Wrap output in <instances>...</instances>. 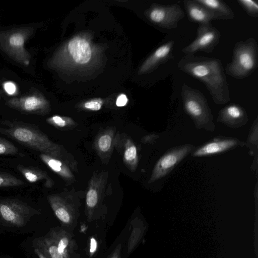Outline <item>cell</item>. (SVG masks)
Wrapping results in <instances>:
<instances>
[{"label": "cell", "instance_id": "obj_1", "mask_svg": "<svg viewBox=\"0 0 258 258\" xmlns=\"http://www.w3.org/2000/svg\"><path fill=\"white\" fill-rule=\"evenodd\" d=\"M177 67L202 82L216 104H223L230 100L228 84L219 59L185 55L178 62Z\"/></svg>", "mask_w": 258, "mask_h": 258}, {"label": "cell", "instance_id": "obj_2", "mask_svg": "<svg viewBox=\"0 0 258 258\" xmlns=\"http://www.w3.org/2000/svg\"><path fill=\"white\" fill-rule=\"evenodd\" d=\"M258 66V46L253 38L237 42L232 51L231 62L225 69L226 74L236 79L249 76Z\"/></svg>", "mask_w": 258, "mask_h": 258}, {"label": "cell", "instance_id": "obj_3", "mask_svg": "<svg viewBox=\"0 0 258 258\" xmlns=\"http://www.w3.org/2000/svg\"><path fill=\"white\" fill-rule=\"evenodd\" d=\"M3 124V126H0V133L32 149L45 153L51 152L52 148L51 143L33 125L9 121Z\"/></svg>", "mask_w": 258, "mask_h": 258}, {"label": "cell", "instance_id": "obj_4", "mask_svg": "<svg viewBox=\"0 0 258 258\" xmlns=\"http://www.w3.org/2000/svg\"><path fill=\"white\" fill-rule=\"evenodd\" d=\"M37 211L26 203L16 199L0 200V217L16 227L25 226Z\"/></svg>", "mask_w": 258, "mask_h": 258}, {"label": "cell", "instance_id": "obj_5", "mask_svg": "<svg viewBox=\"0 0 258 258\" xmlns=\"http://www.w3.org/2000/svg\"><path fill=\"white\" fill-rule=\"evenodd\" d=\"M220 33L211 23L200 24L196 38L181 51L185 55H194L198 51L212 53L220 39Z\"/></svg>", "mask_w": 258, "mask_h": 258}, {"label": "cell", "instance_id": "obj_6", "mask_svg": "<svg viewBox=\"0 0 258 258\" xmlns=\"http://www.w3.org/2000/svg\"><path fill=\"white\" fill-rule=\"evenodd\" d=\"M181 95L185 111L194 119L201 121L211 118L207 101L199 90L183 84Z\"/></svg>", "mask_w": 258, "mask_h": 258}, {"label": "cell", "instance_id": "obj_7", "mask_svg": "<svg viewBox=\"0 0 258 258\" xmlns=\"http://www.w3.org/2000/svg\"><path fill=\"white\" fill-rule=\"evenodd\" d=\"M148 12L150 19L154 23L166 29L177 28L179 21L185 16L184 11L178 4L155 5Z\"/></svg>", "mask_w": 258, "mask_h": 258}, {"label": "cell", "instance_id": "obj_8", "mask_svg": "<svg viewBox=\"0 0 258 258\" xmlns=\"http://www.w3.org/2000/svg\"><path fill=\"white\" fill-rule=\"evenodd\" d=\"M190 149L189 146H185L164 155L155 167L153 179H157L166 175L188 154Z\"/></svg>", "mask_w": 258, "mask_h": 258}, {"label": "cell", "instance_id": "obj_9", "mask_svg": "<svg viewBox=\"0 0 258 258\" xmlns=\"http://www.w3.org/2000/svg\"><path fill=\"white\" fill-rule=\"evenodd\" d=\"M183 5L189 21L200 24L211 23L216 20L214 14L196 0H184Z\"/></svg>", "mask_w": 258, "mask_h": 258}, {"label": "cell", "instance_id": "obj_10", "mask_svg": "<svg viewBox=\"0 0 258 258\" xmlns=\"http://www.w3.org/2000/svg\"><path fill=\"white\" fill-rule=\"evenodd\" d=\"M174 45V41L169 40L158 47L146 61L143 71L152 70L172 58Z\"/></svg>", "mask_w": 258, "mask_h": 258}, {"label": "cell", "instance_id": "obj_11", "mask_svg": "<svg viewBox=\"0 0 258 258\" xmlns=\"http://www.w3.org/2000/svg\"><path fill=\"white\" fill-rule=\"evenodd\" d=\"M68 50L73 59L78 63H86L91 59V48L84 39L76 37L72 39L69 43Z\"/></svg>", "mask_w": 258, "mask_h": 258}, {"label": "cell", "instance_id": "obj_12", "mask_svg": "<svg viewBox=\"0 0 258 258\" xmlns=\"http://www.w3.org/2000/svg\"><path fill=\"white\" fill-rule=\"evenodd\" d=\"M204 6L215 15L216 20H233L234 13L231 8L225 2L220 0H196Z\"/></svg>", "mask_w": 258, "mask_h": 258}, {"label": "cell", "instance_id": "obj_13", "mask_svg": "<svg viewBox=\"0 0 258 258\" xmlns=\"http://www.w3.org/2000/svg\"><path fill=\"white\" fill-rule=\"evenodd\" d=\"M34 247L39 249L48 258H69L68 255L60 253L53 239L48 235L33 240Z\"/></svg>", "mask_w": 258, "mask_h": 258}, {"label": "cell", "instance_id": "obj_14", "mask_svg": "<svg viewBox=\"0 0 258 258\" xmlns=\"http://www.w3.org/2000/svg\"><path fill=\"white\" fill-rule=\"evenodd\" d=\"M233 140H225L208 143L194 153V156H203L225 151L236 144Z\"/></svg>", "mask_w": 258, "mask_h": 258}, {"label": "cell", "instance_id": "obj_15", "mask_svg": "<svg viewBox=\"0 0 258 258\" xmlns=\"http://www.w3.org/2000/svg\"><path fill=\"white\" fill-rule=\"evenodd\" d=\"M13 106L24 112L34 113L43 110L44 103L39 97L31 96L14 102Z\"/></svg>", "mask_w": 258, "mask_h": 258}, {"label": "cell", "instance_id": "obj_16", "mask_svg": "<svg viewBox=\"0 0 258 258\" xmlns=\"http://www.w3.org/2000/svg\"><path fill=\"white\" fill-rule=\"evenodd\" d=\"M48 235L51 237L57 246L59 252L69 255V250L71 248V239L64 231L61 230H51Z\"/></svg>", "mask_w": 258, "mask_h": 258}, {"label": "cell", "instance_id": "obj_17", "mask_svg": "<svg viewBox=\"0 0 258 258\" xmlns=\"http://www.w3.org/2000/svg\"><path fill=\"white\" fill-rule=\"evenodd\" d=\"M221 117L228 121H234L245 117L243 109L239 105L230 104L223 108L220 113Z\"/></svg>", "mask_w": 258, "mask_h": 258}, {"label": "cell", "instance_id": "obj_18", "mask_svg": "<svg viewBox=\"0 0 258 258\" xmlns=\"http://www.w3.org/2000/svg\"><path fill=\"white\" fill-rule=\"evenodd\" d=\"M17 168L30 182L34 183L45 178L44 173L37 167L18 165Z\"/></svg>", "mask_w": 258, "mask_h": 258}, {"label": "cell", "instance_id": "obj_19", "mask_svg": "<svg viewBox=\"0 0 258 258\" xmlns=\"http://www.w3.org/2000/svg\"><path fill=\"white\" fill-rule=\"evenodd\" d=\"M21 179L6 172H0V187H13L24 185Z\"/></svg>", "mask_w": 258, "mask_h": 258}, {"label": "cell", "instance_id": "obj_20", "mask_svg": "<svg viewBox=\"0 0 258 258\" xmlns=\"http://www.w3.org/2000/svg\"><path fill=\"white\" fill-rule=\"evenodd\" d=\"M237 2L248 16L254 18L258 17V4L256 1L237 0Z\"/></svg>", "mask_w": 258, "mask_h": 258}, {"label": "cell", "instance_id": "obj_21", "mask_svg": "<svg viewBox=\"0 0 258 258\" xmlns=\"http://www.w3.org/2000/svg\"><path fill=\"white\" fill-rule=\"evenodd\" d=\"M19 153V149L12 142L0 137V155H15Z\"/></svg>", "mask_w": 258, "mask_h": 258}, {"label": "cell", "instance_id": "obj_22", "mask_svg": "<svg viewBox=\"0 0 258 258\" xmlns=\"http://www.w3.org/2000/svg\"><path fill=\"white\" fill-rule=\"evenodd\" d=\"M51 204L56 216L60 221L64 223H69L71 222L70 215L64 208L58 207L51 203Z\"/></svg>", "mask_w": 258, "mask_h": 258}, {"label": "cell", "instance_id": "obj_23", "mask_svg": "<svg viewBox=\"0 0 258 258\" xmlns=\"http://www.w3.org/2000/svg\"><path fill=\"white\" fill-rule=\"evenodd\" d=\"M24 41V36L21 33H15L9 38V43L12 47L20 49L23 47Z\"/></svg>", "mask_w": 258, "mask_h": 258}, {"label": "cell", "instance_id": "obj_24", "mask_svg": "<svg viewBox=\"0 0 258 258\" xmlns=\"http://www.w3.org/2000/svg\"><path fill=\"white\" fill-rule=\"evenodd\" d=\"M111 139L108 135H104L101 137L98 141V146L102 151H107L111 146Z\"/></svg>", "mask_w": 258, "mask_h": 258}, {"label": "cell", "instance_id": "obj_25", "mask_svg": "<svg viewBox=\"0 0 258 258\" xmlns=\"http://www.w3.org/2000/svg\"><path fill=\"white\" fill-rule=\"evenodd\" d=\"M98 201V194L96 190L90 189L87 194L86 203L90 207H94Z\"/></svg>", "mask_w": 258, "mask_h": 258}, {"label": "cell", "instance_id": "obj_26", "mask_svg": "<svg viewBox=\"0 0 258 258\" xmlns=\"http://www.w3.org/2000/svg\"><path fill=\"white\" fill-rule=\"evenodd\" d=\"M137 154L136 148L132 146L128 148L125 152L124 157L127 161H131L135 158Z\"/></svg>", "mask_w": 258, "mask_h": 258}, {"label": "cell", "instance_id": "obj_27", "mask_svg": "<svg viewBox=\"0 0 258 258\" xmlns=\"http://www.w3.org/2000/svg\"><path fill=\"white\" fill-rule=\"evenodd\" d=\"M85 107L86 108L96 111L99 110L101 108V103L98 101H91L86 102L85 104Z\"/></svg>", "mask_w": 258, "mask_h": 258}, {"label": "cell", "instance_id": "obj_28", "mask_svg": "<svg viewBox=\"0 0 258 258\" xmlns=\"http://www.w3.org/2000/svg\"><path fill=\"white\" fill-rule=\"evenodd\" d=\"M4 87L6 92L10 95L14 94L16 91L15 85L11 82H8L5 83Z\"/></svg>", "mask_w": 258, "mask_h": 258}, {"label": "cell", "instance_id": "obj_29", "mask_svg": "<svg viewBox=\"0 0 258 258\" xmlns=\"http://www.w3.org/2000/svg\"><path fill=\"white\" fill-rule=\"evenodd\" d=\"M48 121L60 127H63L66 125L64 120L58 116H54L51 118H49Z\"/></svg>", "mask_w": 258, "mask_h": 258}, {"label": "cell", "instance_id": "obj_30", "mask_svg": "<svg viewBox=\"0 0 258 258\" xmlns=\"http://www.w3.org/2000/svg\"><path fill=\"white\" fill-rule=\"evenodd\" d=\"M127 102V98L125 95L121 94L120 95L116 102V104L117 106L121 107L124 106Z\"/></svg>", "mask_w": 258, "mask_h": 258}, {"label": "cell", "instance_id": "obj_31", "mask_svg": "<svg viewBox=\"0 0 258 258\" xmlns=\"http://www.w3.org/2000/svg\"><path fill=\"white\" fill-rule=\"evenodd\" d=\"M97 248V242L96 239L92 237L90 239V251L91 253H94Z\"/></svg>", "mask_w": 258, "mask_h": 258}, {"label": "cell", "instance_id": "obj_32", "mask_svg": "<svg viewBox=\"0 0 258 258\" xmlns=\"http://www.w3.org/2000/svg\"><path fill=\"white\" fill-rule=\"evenodd\" d=\"M34 251L39 258H48L47 256L38 248L34 247Z\"/></svg>", "mask_w": 258, "mask_h": 258}, {"label": "cell", "instance_id": "obj_33", "mask_svg": "<svg viewBox=\"0 0 258 258\" xmlns=\"http://www.w3.org/2000/svg\"><path fill=\"white\" fill-rule=\"evenodd\" d=\"M119 249L117 250L110 258H119Z\"/></svg>", "mask_w": 258, "mask_h": 258}]
</instances>
